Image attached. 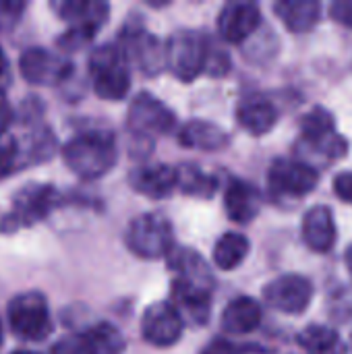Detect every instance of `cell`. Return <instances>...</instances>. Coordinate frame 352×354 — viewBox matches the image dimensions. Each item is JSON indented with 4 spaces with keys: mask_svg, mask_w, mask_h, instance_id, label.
Listing matches in <instances>:
<instances>
[{
    "mask_svg": "<svg viewBox=\"0 0 352 354\" xmlns=\"http://www.w3.org/2000/svg\"><path fill=\"white\" fill-rule=\"evenodd\" d=\"M52 354H87L83 344H81V338L79 336H66L62 340H58L52 348Z\"/></svg>",
    "mask_w": 352,
    "mask_h": 354,
    "instance_id": "33",
    "label": "cell"
},
{
    "mask_svg": "<svg viewBox=\"0 0 352 354\" xmlns=\"http://www.w3.org/2000/svg\"><path fill=\"white\" fill-rule=\"evenodd\" d=\"M224 209L237 224H249L261 209V193L247 180H230L224 193Z\"/></svg>",
    "mask_w": 352,
    "mask_h": 354,
    "instance_id": "19",
    "label": "cell"
},
{
    "mask_svg": "<svg viewBox=\"0 0 352 354\" xmlns=\"http://www.w3.org/2000/svg\"><path fill=\"white\" fill-rule=\"evenodd\" d=\"M334 193L344 203H352V172H340L334 178Z\"/></svg>",
    "mask_w": 352,
    "mask_h": 354,
    "instance_id": "32",
    "label": "cell"
},
{
    "mask_svg": "<svg viewBox=\"0 0 352 354\" xmlns=\"http://www.w3.org/2000/svg\"><path fill=\"white\" fill-rule=\"evenodd\" d=\"M12 120H15V110H12L10 102L6 100L4 91L0 89V137L6 135V131L10 129Z\"/></svg>",
    "mask_w": 352,
    "mask_h": 354,
    "instance_id": "34",
    "label": "cell"
},
{
    "mask_svg": "<svg viewBox=\"0 0 352 354\" xmlns=\"http://www.w3.org/2000/svg\"><path fill=\"white\" fill-rule=\"evenodd\" d=\"M178 143L189 149L201 151H222L228 147L230 137L224 129L207 120H191L178 133Z\"/></svg>",
    "mask_w": 352,
    "mask_h": 354,
    "instance_id": "22",
    "label": "cell"
},
{
    "mask_svg": "<svg viewBox=\"0 0 352 354\" xmlns=\"http://www.w3.org/2000/svg\"><path fill=\"white\" fill-rule=\"evenodd\" d=\"M81 344L87 354H122L124 336L108 322H100L87 328L81 336Z\"/></svg>",
    "mask_w": 352,
    "mask_h": 354,
    "instance_id": "24",
    "label": "cell"
},
{
    "mask_svg": "<svg viewBox=\"0 0 352 354\" xmlns=\"http://www.w3.org/2000/svg\"><path fill=\"white\" fill-rule=\"evenodd\" d=\"M2 342H4V332H2V324H0V348H2Z\"/></svg>",
    "mask_w": 352,
    "mask_h": 354,
    "instance_id": "37",
    "label": "cell"
},
{
    "mask_svg": "<svg viewBox=\"0 0 352 354\" xmlns=\"http://www.w3.org/2000/svg\"><path fill=\"white\" fill-rule=\"evenodd\" d=\"M299 344L307 354H346L340 334L328 326H309L299 334Z\"/></svg>",
    "mask_w": 352,
    "mask_h": 354,
    "instance_id": "25",
    "label": "cell"
},
{
    "mask_svg": "<svg viewBox=\"0 0 352 354\" xmlns=\"http://www.w3.org/2000/svg\"><path fill=\"white\" fill-rule=\"evenodd\" d=\"M176 189L191 197L210 199L218 189V178L203 172L195 164H183L180 168H176Z\"/></svg>",
    "mask_w": 352,
    "mask_h": 354,
    "instance_id": "27",
    "label": "cell"
},
{
    "mask_svg": "<svg viewBox=\"0 0 352 354\" xmlns=\"http://www.w3.org/2000/svg\"><path fill=\"white\" fill-rule=\"evenodd\" d=\"M10 354H37V353H31V351H15V353Z\"/></svg>",
    "mask_w": 352,
    "mask_h": 354,
    "instance_id": "38",
    "label": "cell"
},
{
    "mask_svg": "<svg viewBox=\"0 0 352 354\" xmlns=\"http://www.w3.org/2000/svg\"><path fill=\"white\" fill-rule=\"evenodd\" d=\"M120 48L127 60H133L145 75H158L166 68V46L143 25L131 23L122 29Z\"/></svg>",
    "mask_w": 352,
    "mask_h": 354,
    "instance_id": "10",
    "label": "cell"
},
{
    "mask_svg": "<svg viewBox=\"0 0 352 354\" xmlns=\"http://www.w3.org/2000/svg\"><path fill=\"white\" fill-rule=\"evenodd\" d=\"M346 268H349V272H351L352 276V245L349 247V251H346Z\"/></svg>",
    "mask_w": 352,
    "mask_h": 354,
    "instance_id": "36",
    "label": "cell"
},
{
    "mask_svg": "<svg viewBox=\"0 0 352 354\" xmlns=\"http://www.w3.org/2000/svg\"><path fill=\"white\" fill-rule=\"evenodd\" d=\"M237 120L247 133L261 137L278 122V110L263 95H247L237 106Z\"/></svg>",
    "mask_w": 352,
    "mask_h": 354,
    "instance_id": "20",
    "label": "cell"
},
{
    "mask_svg": "<svg viewBox=\"0 0 352 354\" xmlns=\"http://www.w3.org/2000/svg\"><path fill=\"white\" fill-rule=\"evenodd\" d=\"M8 326L21 340L41 342L52 332V315L44 295L23 292L8 303Z\"/></svg>",
    "mask_w": 352,
    "mask_h": 354,
    "instance_id": "5",
    "label": "cell"
},
{
    "mask_svg": "<svg viewBox=\"0 0 352 354\" xmlns=\"http://www.w3.org/2000/svg\"><path fill=\"white\" fill-rule=\"evenodd\" d=\"M176 124L174 112L156 95L141 91L133 97L127 112V127L137 139L154 141L156 137L172 133Z\"/></svg>",
    "mask_w": 352,
    "mask_h": 354,
    "instance_id": "7",
    "label": "cell"
},
{
    "mask_svg": "<svg viewBox=\"0 0 352 354\" xmlns=\"http://www.w3.org/2000/svg\"><path fill=\"white\" fill-rule=\"evenodd\" d=\"M270 191L276 197H305L315 191L319 183V172L299 160L280 158L270 166L268 172Z\"/></svg>",
    "mask_w": 352,
    "mask_h": 354,
    "instance_id": "9",
    "label": "cell"
},
{
    "mask_svg": "<svg viewBox=\"0 0 352 354\" xmlns=\"http://www.w3.org/2000/svg\"><path fill=\"white\" fill-rule=\"evenodd\" d=\"M62 201L64 197L52 185H41V183L25 185L15 193L10 209L0 212V234H10L41 222Z\"/></svg>",
    "mask_w": 352,
    "mask_h": 354,
    "instance_id": "2",
    "label": "cell"
},
{
    "mask_svg": "<svg viewBox=\"0 0 352 354\" xmlns=\"http://www.w3.org/2000/svg\"><path fill=\"white\" fill-rule=\"evenodd\" d=\"M50 8L68 23L71 31L93 37L95 31L106 25L110 6L102 0H56Z\"/></svg>",
    "mask_w": 352,
    "mask_h": 354,
    "instance_id": "14",
    "label": "cell"
},
{
    "mask_svg": "<svg viewBox=\"0 0 352 354\" xmlns=\"http://www.w3.org/2000/svg\"><path fill=\"white\" fill-rule=\"evenodd\" d=\"M166 259H168V268L174 272V282H180L197 290L214 292L216 286L214 274L197 251L189 247H172Z\"/></svg>",
    "mask_w": 352,
    "mask_h": 354,
    "instance_id": "15",
    "label": "cell"
},
{
    "mask_svg": "<svg viewBox=\"0 0 352 354\" xmlns=\"http://www.w3.org/2000/svg\"><path fill=\"white\" fill-rule=\"evenodd\" d=\"M89 75L93 91L106 102L124 100L131 89L129 60L120 46L104 44L89 56Z\"/></svg>",
    "mask_w": 352,
    "mask_h": 354,
    "instance_id": "3",
    "label": "cell"
},
{
    "mask_svg": "<svg viewBox=\"0 0 352 354\" xmlns=\"http://www.w3.org/2000/svg\"><path fill=\"white\" fill-rule=\"evenodd\" d=\"M127 247L141 259H160L174 247L172 224L160 214H143L135 218L124 234Z\"/></svg>",
    "mask_w": 352,
    "mask_h": 354,
    "instance_id": "6",
    "label": "cell"
},
{
    "mask_svg": "<svg viewBox=\"0 0 352 354\" xmlns=\"http://www.w3.org/2000/svg\"><path fill=\"white\" fill-rule=\"evenodd\" d=\"M261 23V10L255 2H228L220 10L218 31L228 44H243Z\"/></svg>",
    "mask_w": 352,
    "mask_h": 354,
    "instance_id": "16",
    "label": "cell"
},
{
    "mask_svg": "<svg viewBox=\"0 0 352 354\" xmlns=\"http://www.w3.org/2000/svg\"><path fill=\"white\" fill-rule=\"evenodd\" d=\"M263 319L261 305L251 297H239L230 301L222 313V330L232 336H245L259 328Z\"/></svg>",
    "mask_w": 352,
    "mask_h": 354,
    "instance_id": "21",
    "label": "cell"
},
{
    "mask_svg": "<svg viewBox=\"0 0 352 354\" xmlns=\"http://www.w3.org/2000/svg\"><path fill=\"white\" fill-rule=\"evenodd\" d=\"M274 12L293 33H305L313 29L322 17V4L317 0H280L274 4Z\"/></svg>",
    "mask_w": 352,
    "mask_h": 354,
    "instance_id": "23",
    "label": "cell"
},
{
    "mask_svg": "<svg viewBox=\"0 0 352 354\" xmlns=\"http://www.w3.org/2000/svg\"><path fill=\"white\" fill-rule=\"evenodd\" d=\"M249 239L241 232H226L214 247V263L222 272L237 270L249 255Z\"/></svg>",
    "mask_w": 352,
    "mask_h": 354,
    "instance_id": "26",
    "label": "cell"
},
{
    "mask_svg": "<svg viewBox=\"0 0 352 354\" xmlns=\"http://www.w3.org/2000/svg\"><path fill=\"white\" fill-rule=\"evenodd\" d=\"M23 166H25V160H23L19 139L10 135H2L0 137V178L10 176Z\"/></svg>",
    "mask_w": 352,
    "mask_h": 354,
    "instance_id": "28",
    "label": "cell"
},
{
    "mask_svg": "<svg viewBox=\"0 0 352 354\" xmlns=\"http://www.w3.org/2000/svg\"><path fill=\"white\" fill-rule=\"evenodd\" d=\"M62 160L75 176L95 180L114 168L118 160V145L110 133L85 131L68 139L62 147Z\"/></svg>",
    "mask_w": 352,
    "mask_h": 354,
    "instance_id": "1",
    "label": "cell"
},
{
    "mask_svg": "<svg viewBox=\"0 0 352 354\" xmlns=\"http://www.w3.org/2000/svg\"><path fill=\"white\" fill-rule=\"evenodd\" d=\"M301 137L311 147V151H317L330 160L346 156L349 141L336 133L332 114L322 106H315L301 118Z\"/></svg>",
    "mask_w": 352,
    "mask_h": 354,
    "instance_id": "8",
    "label": "cell"
},
{
    "mask_svg": "<svg viewBox=\"0 0 352 354\" xmlns=\"http://www.w3.org/2000/svg\"><path fill=\"white\" fill-rule=\"evenodd\" d=\"M25 10L23 2L17 0H0V31H6L15 27Z\"/></svg>",
    "mask_w": 352,
    "mask_h": 354,
    "instance_id": "30",
    "label": "cell"
},
{
    "mask_svg": "<svg viewBox=\"0 0 352 354\" xmlns=\"http://www.w3.org/2000/svg\"><path fill=\"white\" fill-rule=\"evenodd\" d=\"M272 351L259 346V344H251V342H232L226 338H216L212 340L201 354H270Z\"/></svg>",
    "mask_w": 352,
    "mask_h": 354,
    "instance_id": "29",
    "label": "cell"
},
{
    "mask_svg": "<svg viewBox=\"0 0 352 354\" xmlns=\"http://www.w3.org/2000/svg\"><path fill=\"white\" fill-rule=\"evenodd\" d=\"M210 41L199 31H178L166 44V68L185 83L195 81L210 60Z\"/></svg>",
    "mask_w": 352,
    "mask_h": 354,
    "instance_id": "4",
    "label": "cell"
},
{
    "mask_svg": "<svg viewBox=\"0 0 352 354\" xmlns=\"http://www.w3.org/2000/svg\"><path fill=\"white\" fill-rule=\"evenodd\" d=\"M131 187L149 199H166L176 191V168L168 164L139 166L129 174Z\"/></svg>",
    "mask_w": 352,
    "mask_h": 354,
    "instance_id": "17",
    "label": "cell"
},
{
    "mask_svg": "<svg viewBox=\"0 0 352 354\" xmlns=\"http://www.w3.org/2000/svg\"><path fill=\"white\" fill-rule=\"evenodd\" d=\"M330 17L336 23L352 29V0H336V2H332L330 4Z\"/></svg>",
    "mask_w": 352,
    "mask_h": 354,
    "instance_id": "31",
    "label": "cell"
},
{
    "mask_svg": "<svg viewBox=\"0 0 352 354\" xmlns=\"http://www.w3.org/2000/svg\"><path fill=\"white\" fill-rule=\"evenodd\" d=\"M336 222L328 205L311 207L303 218V241L315 253H330L336 245Z\"/></svg>",
    "mask_w": 352,
    "mask_h": 354,
    "instance_id": "18",
    "label": "cell"
},
{
    "mask_svg": "<svg viewBox=\"0 0 352 354\" xmlns=\"http://www.w3.org/2000/svg\"><path fill=\"white\" fill-rule=\"evenodd\" d=\"M183 332H185V319L170 301H160L149 305L141 317L143 340L158 348H168L176 344Z\"/></svg>",
    "mask_w": 352,
    "mask_h": 354,
    "instance_id": "12",
    "label": "cell"
},
{
    "mask_svg": "<svg viewBox=\"0 0 352 354\" xmlns=\"http://www.w3.org/2000/svg\"><path fill=\"white\" fill-rule=\"evenodd\" d=\"M19 71L23 79L31 85L52 87L68 79V75L73 73V64L64 56L46 48H29L21 54Z\"/></svg>",
    "mask_w": 352,
    "mask_h": 354,
    "instance_id": "11",
    "label": "cell"
},
{
    "mask_svg": "<svg viewBox=\"0 0 352 354\" xmlns=\"http://www.w3.org/2000/svg\"><path fill=\"white\" fill-rule=\"evenodd\" d=\"M263 299L276 311H282L288 315H299V313L307 311V307L311 305L313 282L299 274L280 276L263 288Z\"/></svg>",
    "mask_w": 352,
    "mask_h": 354,
    "instance_id": "13",
    "label": "cell"
},
{
    "mask_svg": "<svg viewBox=\"0 0 352 354\" xmlns=\"http://www.w3.org/2000/svg\"><path fill=\"white\" fill-rule=\"evenodd\" d=\"M6 66H8V62H6V54H4V50L0 48V79L6 75Z\"/></svg>",
    "mask_w": 352,
    "mask_h": 354,
    "instance_id": "35",
    "label": "cell"
}]
</instances>
